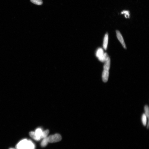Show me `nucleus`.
I'll return each instance as SVG.
<instances>
[{"instance_id":"11","label":"nucleus","mask_w":149,"mask_h":149,"mask_svg":"<svg viewBox=\"0 0 149 149\" xmlns=\"http://www.w3.org/2000/svg\"><path fill=\"white\" fill-rule=\"evenodd\" d=\"M48 137L43 138L41 143V146L42 147H46L48 145Z\"/></svg>"},{"instance_id":"5","label":"nucleus","mask_w":149,"mask_h":149,"mask_svg":"<svg viewBox=\"0 0 149 149\" xmlns=\"http://www.w3.org/2000/svg\"><path fill=\"white\" fill-rule=\"evenodd\" d=\"M108 41V34L107 33L105 35L104 39L103 47L105 50H106L107 49Z\"/></svg>"},{"instance_id":"7","label":"nucleus","mask_w":149,"mask_h":149,"mask_svg":"<svg viewBox=\"0 0 149 149\" xmlns=\"http://www.w3.org/2000/svg\"><path fill=\"white\" fill-rule=\"evenodd\" d=\"M35 132V133L36 135L38 138L40 139H41V137L42 136L43 131L41 128H38L36 129Z\"/></svg>"},{"instance_id":"4","label":"nucleus","mask_w":149,"mask_h":149,"mask_svg":"<svg viewBox=\"0 0 149 149\" xmlns=\"http://www.w3.org/2000/svg\"><path fill=\"white\" fill-rule=\"evenodd\" d=\"M109 75V71L104 70L102 74V80L104 82H106L108 81Z\"/></svg>"},{"instance_id":"16","label":"nucleus","mask_w":149,"mask_h":149,"mask_svg":"<svg viewBox=\"0 0 149 149\" xmlns=\"http://www.w3.org/2000/svg\"><path fill=\"white\" fill-rule=\"evenodd\" d=\"M144 110L145 115L148 118L149 117V107L148 105L145 106L144 107Z\"/></svg>"},{"instance_id":"9","label":"nucleus","mask_w":149,"mask_h":149,"mask_svg":"<svg viewBox=\"0 0 149 149\" xmlns=\"http://www.w3.org/2000/svg\"><path fill=\"white\" fill-rule=\"evenodd\" d=\"M109 58L108 54L106 53H104L103 56L100 58H99L100 61L102 62H105L108 60Z\"/></svg>"},{"instance_id":"15","label":"nucleus","mask_w":149,"mask_h":149,"mask_svg":"<svg viewBox=\"0 0 149 149\" xmlns=\"http://www.w3.org/2000/svg\"><path fill=\"white\" fill-rule=\"evenodd\" d=\"M49 133V130L46 129L44 131H43V134L41 138H44L47 137V136Z\"/></svg>"},{"instance_id":"19","label":"nucleus","mask_w":149,"mask_h":149,"mask_svg":"<svg viewBox=\"0 0 149 149\" xmlns=\"http://www.w3.org/2000/svg\"><path fill=\"white\" fill-rule=\"evenodd\" d=\"M9 149H13V148H10Z\"/></svg>"},{"instance_id":"18","label":"nucleus","mask_w":149,"mask_h":149,"mask_svg":"<svg viewBox=\"0 0 149 149\" xmlns=\"http://www.w3.org/2000/svg\"><path fill=\"white\" fill-rule=\"evenodd\" d=\"M149 127V122H148V127H147V128H148V129Z\"/></svg>"},{"instance_id":"8","label":"nucleus","mask_w":149,"mask_h":149,"mask_svg":"<svg viewBox=\"0 0 149 149\" xmlns=\"http://www.w3.org/2000/svg\"><path fill=\"white\" fill-rule=\"evenodd\" d=\"M27 149H35V145L30 140H28Z\"/></svg>"},{"instance_id":"6","label":"nucleus","mask_w":149,"mask_h":149,"mask_svg":"<svg viewBox=\"0 0 149 149\" xmlns=\"http://www.w3.org/2000/svg\"><path fill=\"white\" fill-rule=\"evenodd\" d=\"M105 63L104 66V70L109 71V70L110 65V60L109 58L108 60L105 62Z\"/></svg>"},{"instance_id":"10","label":"nucleus","mask_w":149,"mask_h":149,"mask_svg":"<svg viewBox=\"0 0 149 149\" xmlns=\"http://www.w3.org/2000/svg\"><path fill=\"white\" fill-rule=\"evenodd\" d=\"M104 54L103 50L101 48H99L96 52V55L98 58L103 56Z\"/></svg>"},{"instance_id":"12","label":"nucleus","mask_w":149,"mask_h":149,"mask_svg":"<svg viewBox=\"0 0 149 149\" xmlns=\"http://www.w3.org/2000/svg\"><path fill=\"white\" fill-rule=\"evenodd\" d=\"M29 135L33 139L37 141H39L40 139L36 135L35 132L31 131L29 133Z\"/></svg>"},{"instance_id":"2","label":"nucleus","mask_w":149,"mask_h":149,"mask_svg":"<svg viewBox=\"0 0 149 149\" xmlns=\"http://www.w3.org/2000/svg\"><path fill=\"white\" fill-rule=\"evenodd\" d=\"M28 140L24 139L19 142L16 145L17 149H27Z\"/></svg>"},{"instance_id":"1","label":"nucleus","mask_w":149,"mask_h":149,"mask_svg":"<svg viewBox=\"0 0 149 149\" xmlns=\"http://www.w3.org/2000/svg\"><path fill=\"white\" fill-rule=\"evenodd\" d=\"M48 142L55 143L60 141L62 138L60 135L59 134L51 135L48 137Z\"/></svg>"},{"instance_id":"14","label":"nucleus","mask_w":149,"mask_h":149,"mask_svg":"<svg viewBox=\"0 0 149 149\" xmlns=\"http://www.w3.org/2000/svg\"><path fill=\"white\" fill-rule=\"evenodd\" d=\"M30 1L34 4L37 5H41L43 4L42 0H30Z\"/></svg>"},{"instance_id":"3","label":"nucleus","mask_w":149,"mask_h":149,"mask_svg":"<svg viewBox=\"0 0 149 149\" xmlns=\"http://www.w3.org/2000/svg\"><path fill=\"white\" fill-rule=\"evenodd\" d=\"M116 33L117 36V39H118L120 41L121 44L122 45L124 49H126V47L125 43L124 40L123 38L122 34L119 30L116 31Z\"/></svg>"},{"instance_id":"17","label":"nucleus","mask_w":149,"mask_h":149,"mask_svg":"<svg viewBox=\"0 0 149 149\" xmlns=\"http://www.w3.org/2000/svg\"><path fill=\"white\" fill-rule=\"evenodd\" d=\"M122 14H124L125 15V17L126 18H129V12L128 11H123L122 12Z\"/></svg>"},{"instance_id":"13","label":"nucleus","mask_w":149,"mask_h":149,"mask_svg":"<svg viewBox=\"0 0 149 149\" xmlns=\"http://www.w3.org/2000/svg\"><path fill=\"white\" fill-rule=\"evenodd\" d=\"M147 117L145 114H143L142 117V122L143 125L144 126H146L147 123Z\"/></svg>"}]
</instances>
